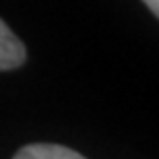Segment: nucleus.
Masks as SVG:
<instances>
[{"instance_id": "nucleus-1", "label": "nucleus", "mask_w": 159, "mask_h": 159, "mask_svg": "<svg viewBox=\"0 0 159 159\" xmlns=\"http://www.w3.org/2000/svg\"><path fill=\"white\" fill-rule=\"evenodd\" d=\"M25 58H27V52H25L23 41L0 19V70L19 68L25 62Z\"/></svg>"}, {"instance_id": "nucleus-2", "label": "nucleus", "mask_w": 159, "mask_h": 159, "mask_svg": "<svg viewBox=\"0 0 159 159\" xmlns=\"http://www.w3.org/2000/svg\"><path fill=\"white\" fill-rule=\"evenodd\" d=\"M12 159H85V157L68 147H62V145L35 143V145L23 147Z\"/></svg>"}, {"instance_id": "nucleus-3", "label": "nucleus", "mask_w": 159, "mask_h": 159, "mask_svg": "<svg viewBox=\"0 0 159 159\" xmlns=\"http://www.w3.org/2000/svg\"><path fill=\"white\" fill-rule=\"evenodd\" d=\"M145 4H147V8H149V11H151L155 17L159 19V0H147Z\"/></svg>"}]
</instances>
